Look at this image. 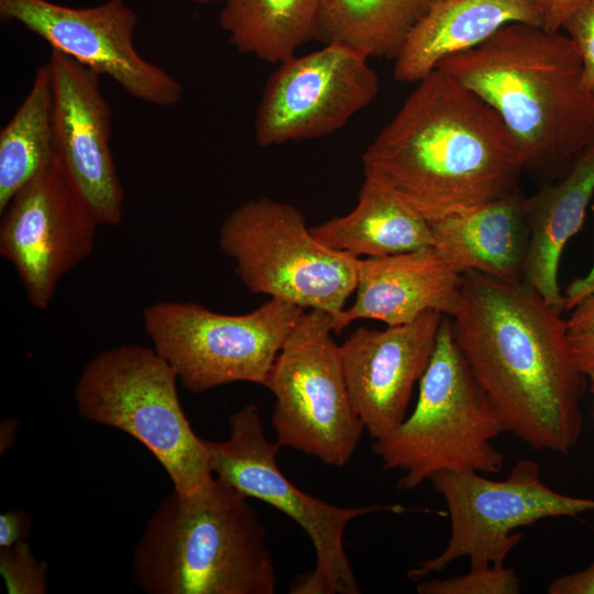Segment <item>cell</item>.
I'll return each instance as SVG.
<instances>
[{
  "instance_id": "obj_1",
  "label": "cell",
  "mask_w": 594,
  "mask_h": 594,
  "mask_svg": "<svg viewBox=\"0 0 594 594\" xmlns=\"http://www.w3.org/2000/svg\"><path fill=\"white\" fill-rule=\"evenodd\" d=\"M452 332L506 431L534 450L569 453L583 426L585 377L561 312L521 282L463 273Z\"/></svg>"
},
{
  "instance_id": "obj_2",
  "label": "cell",
  "mask_w": 594,
  "mask_h": 594,
  "mask_svg": "<svg viewBox=\"0 0 594 594\" xmlns=\"http://www.w3.org/2000/svg\"><path fill=\"white\" fill-rule=\"evenodd\" d=\"M417 84L363 153L364 173L429 221L517 191L524 162L496 111L440 68Z\"/></svg>"
},
{
  "instance_id": "obj_3",
  "label": "cell",
  "mask_w": 594,
  "mask_h": 594,
  "mask_svg": "<svg viewBox=\"0 0 594 594\" xmlns=\"http://www.w3.org/2000/svg\"><path fill=\"white\" fill-rule=\"evenodd\" d=\"M437 68L496 111L535 176L561 178L594 141V92L568 35L508 24Z\"/></svg>"
},
{
  "instance_id": "obj_4",
  "label": "cell",
  "mask_w": 594,
  "mask_h": 594,
  "mask_svg": "<svg viewBox=\"0 0 594 594\" xmlns=\"http://www.w3.org/2000/svg\"><path fill=\"white\" fill-rule=\"evenodd\" d=\"M147 594H273L266 531L250 497L217 479L190 494L172 490L147 519L132 558Z\"/></svg>"
},
{
  "instance_id": "obj_5",
  "label": "cell",
  "mask_w": 594,
  "mask_h": 594,
  "mask_svg": "<svg viewBox=\"0 0 594 594\" xmlns=\"http://www.w3.org/2000/svg\"><path fill=\"white\" fill-rule=\"evenodd\" d=\"M504 431L443 316L413 413L372 450L385 470L404 473L398 487L410 491L443 471L501 472L504 455L492 441Z\"/></svg>"
},
{
  "instance_id": "obj_6",
  "label": "cell",
  "mask_w": 594,
  "mask_h": 594,
  "mask_svg": "<svg viewBox=\"0 0 594 594\" xmlns=\"http://www.w3.org/2000/svg\"><path fill=\"white\" fill-rule=\"evenodd\" d=\"M177 382L152 346L122 344L86 364L73 397L81 417L133 437L160 462L173 490L190 494L215 475L205 439L183 410Z\"/></svg>"
},
{
  "instance_id": "obj_7",
  "label": "cell",
  "mask_w": 594,
  "mask_h": 594,
  "mask_svg": "<svg viewBox=\"0 0 594 594\" xmlns=\"http://www.w3.org/2000/svg\"><path fill=\"white\" fill-rule=\"evenodd\" d=\"M219 246L252 293L338 317L355 292L359 257L319 242L302 212L262 197L233 209Z\"/></svg>"
},
{
  "instance_id": "obj_8",
  "label": "cell",
  "mask_w": 594,
  "mask_h": 594,
  "mask_svg": "<svg viewBox=\"0 0 594 594\" xmlns=\"http://www.w3.org/2000/svg\"><path fill=\"white\" fill-rule=\"evenodd\" d=\"M305 311L271 298L253 311L226 315L191 301H158L143 311L152 348L194 394L234 382L265 386L271 369Z\"/></svg>"
},
{
  "instance_id": "obj_9",
  "label": "cell",
  "mask_w": 594,
  "mask_h": 594,
  "mask_svg": "<svg viewBox=\"0 0 594 594\" xmlns=\"http://www.w3.org/2000/svg\"><path fill=\"white\" fill-rule=\"evenodd\" d=\"M227 440L205 439L213 475L288 516L307 534L315 549L314 570L298 575L289 592L359 594L360 587L343 547L344 530L360 516L397 507H340L300 491L280 471L276 458L282 447L266 438L255 404L231 414Z\"/></svg>"
},
{
  "instance_id": "obj_10",
  "label": "cell",
  "mask_w": 594,
  "mask_h": 594,
  "mask_svg": "<svg viewBox=\"0 0 594 594\" xmlns=\"http://www.w3.org/2000/svg\"><path fill=\"white\" fill-rule=\"evenodd\" d=\"M333 317L304 311L279 351L264 387L275 397L276 442L341 468L365 429L345 383Z\"/></svg>"
},
{
  "instance_id": "obj_11",
  "label": "cell",
  "mask_w": 594,
  "mask_h": 594,
  "mask_svg": "<svg viewBox=\"0 0 594 594\" xmlns=\"http://www.w3.org/2000/svg\"><path fill=\"white\" fill-rule=\"evenodd\" d=\"M473 471H443L429 479L444 499L451 522L446 549L408 572L413 581L468 558L471 566L504 564L522 534L515 530L554 517L594 510V499L561 494L541 479L537 462L521 459L504 480Z\"/></svg>"
},
{
  "instance_id": "obj_12",
  "label": "cell",
  "mask_w": 594,
  "mask_h": 594,
  "mask_svg": "<svg viewBox=\"0 0 594 594\" xmlns=\"http://www.w3.org/2000/svg\"><path fill=\"white\" fill-rule=\"evenodd\" d=\"M369 56L330 43L278 64L256 109L254 138L262 147L323 138L341 129L377 96Z\"/></svg>"
},
{
  "instance_id": "obj_13",
  "label": "cell",
  "mask_w": 594,
  "mask_h": 594,
  "mask_svg": "<svg viewBox=\"0 0 594 594\" xmlns=\"http://www.w3.org/2000/svg\"><path fill=\"white\" fill-rule=\"evenodd\" d=\"M2 22L14 21L127 94L157 107L177 105L182 84L146 61L133 44L138 14L123 0L72 8L48 0H0Z\"/></svg>"
},
{
  "instance_id": "obj_14",
  "label": "cell",
  "mask_w": 594,
  "mask_h": 594,
  "mask_svg": "<svg viewBox=\"0 0 594 594\" xmlns=\"http://www.w3.org/2000/svg\"><path fill=\"white\" fill-rule=\"evenodd\" d=\"M98 226L57 162L11 198L1 211L0 255L31 306H50L62 277L92 253Z\"/></svg>"
},
{
  "instance_id": "obj_15",
  "label": "cell",
  "mask_w": 594,
  "mask_h": 594,
  "mask_svg": "<svg viewBox=\"0 0 594 594\" xmlns=\"http://www.w3.org/2000/svg\"><path fill=\"white\" fill-rule=\"evenodd\" d=\"M57 164L99 224L123 219L124 193L111 151V108L99 75L52 50Z\"/></svg>"
},
{
  "instance_id": "obj_16",
  "label": "cell",
  "mask_w": 594,
  "mask_h": 594,
  "mask_svg": "<svg viewBox=\"0 0 594 594\" xmlns=\"http://www.w3.org/2000/svg\"><path fill=\"white\" fill-rule=\"evenodd\" d=\"M442 318L427 311L409 323L382 330L360 327L339 345L352 405L374 440L388 436L406 418Z\"/></svg>"
},
{
  "instance_id": "obj_17",
  "label": "cell",
  "mask_w": 594,
  "mask_h": 594,
  "mask_svg": "<svg viewBox=\"0 0 594 594\" xmlns=\"http://www.w3.org/2000/svg\"><path fill=\"white\" fill-rule=\"evenodd\" d=\"M462 282L463 273L433 246L359 258L355 299L333 318V333H341L360 319L398 326L427 311L451 317L459 304Z\"/></svg>"
},
{
  "instance_id": "obj_18",
  "label": "cell",
  "mask_w": 594,
  "mask_h": 594,
  "mask_svg": "<svg viewBox=\"0 0 594 594\" xmlns=\"http://www.w3.org/2000/svg\"><path fill=\"white\" fill-rule=\"evenodd\" d=\"M542 28L534 0H433L395 57L394 77L418 82L447 57L484 43L503 26Z\"/></svg>"
},
{
  "instance_id": "obj_19",
  "label": "cell",
  "mask_w": 594,
  "mask_h": 594,
  "mask_svg": "<svg viewBox=\"0 0 594 594\" xmlns=\"http://www.w3.org/2000/svg\"><path fill=\"white\" fill-rule=\"evenodd\" d=\"M433 249L461 273L521 282L529 229L518 190L477 208L429 221Z\"/></svg>"
},
{
  "instance_id": "obj_20",
  "label": "cell",
  "mask_w": 594,
  "mask_h": 594,
  "mask_svg": "<svg viewBox=\"0 0 594 594\" xmlns=\"http://www.w3.org/2000/svg\"><path fill=\"white\" fill-rule=\"evenodd\" d=\"M594 194V141L559 182L525 198L529 239L522 282L559 312L564 296L559 264L566 242L581 229Z\"/></svg>"
},
{
  "instance_id": "obj_21",
  "label": "cell",
  "mask_w": 594,
  "mask_h": 594,
  "mask_svg": "<svg viewBox=\"0 0 594 594\" xmlns=\"http://www.w3.org/2000/svg\"><path fill=\"white\" fill-rule=\"evenodd\" d=\"M326 246L359 258L381 257L432 246L429 220L372 174L346 215L311 227Z\"/></svg>"
},
{
  "instance_id": "obj_22",
  "label": "cell",
  "mask_w": 594,
  "mask_h": 594,
  "mask_svg": "<svg viewBox=\"0 0 594 594\" xmlns=\"http://www.w3.org/2000/svg\"><path fill=\"white\" fill-rule=\"evenodd\" d=\"M319 0H224L220 25L242 54L279 64L317 37Z\"/></svg>"
},
{
  "instance_id": "obj_23",
  "label": "cell",
  "mask_w": 594,
  "mask_h": 594,
  "mask_svg": "<svg viewBox=\"0 0 594 594\" xmlns=\"http://www.w3.org/2000/svg\"><path fill=\"white\" fill-rule=\"evenodd\" d=\"M56 161L53 87L46 63L37 68L28 95L0 131V212Z\"/></svg>"
},
{
  "instance_id": "obj_24",
  "label": "cell",
  "mask_w": 594,
  "mask_h": 594,
  "mask_svg": "<svg viewBox=\"0 0 594 594\" xmlns=\"http://www.w3.org/2000/svg\"><path fill=\"white\" fill-rule=\"evenodd\" d=\"M433 0H319L317 37L394 58Z\"/></svg>"
},
{
  "instance_id": "obj_25",
  "label": "cell",
  "mask_w": 594,
  "mask_h": 594,
  "mask_svg": "<svg viewBox=\"0 0 594 594\" xmlns=\"http://www.w3.org/2000/svg\"><path fill=\"white\" fill-rule=\"evenodd\" d=\"M520 580L514 569L504 564L471 566L464 575L421 581L419 594H517Z\"/></svg>"
},
{
  "instance_id": "obj_26",
  "label": "cell",
  "mask_w": 594,
  "mask_h": 594,
  "mask_svg": "<svg viewBox=\"0 0 594 594\" xmlns=\"http://www.w3.org/2000/svg\"><path fill=\"white\" fill-rule=\"evenodd\" d=\"M0 574L8 594L47 592V564L34 556L26 541L0 548Z\"/></svg>"
},
{
  "instance_id": "obj_27",
  "label": "cell",
  "mask_w": 594,
  "mask_h": 594,
  "mask_svg": "<svg viewBox=\"0 0 594 594\" xmlns=\"http://www.w3.org/2000/svg\"><path fill=\"white\" fill-rule=\"evenodd\" d=\"M564 322L574 364L594 386V293L573 307Z\"/></svg>"
},
{
  "instance_id": "obj_28",
  "label": "cell",
  "mask_w": 594,
  "mask_h": 594,
  "mask_svg": "<svg viewBox=\"0 0 594 594\" xmlns=\"http://www.w3.org/2000/svg\"><path fill=\"white\" fill-rule=\"evenodd\" d=\"M563 29L579 52L594 92V0H586L565 21Z\"/></svg>"
},
{
  "instance_id": "obj_29",
  "label": "cell",
  "mask_w": 594,
  "mask_h": 594,
  "mask_svg": "<svg viewBox=\"0 0 594 594\" xmlns=\"http://www.w3.org/2000/svg\"><path fill=\"white\" fill-rule=\"evenodd\" d=\"M32 529V517L24 509H11L0 514V548L26 541Z\"/></svg>"
},
{
  "instance_id": "obj_30",
  "label": "cell",
  "mask_w": 594,
  "mask_h": 594,
  "mask_svg": "<svg viewBox=\"0 0 594 594\" xmlns=\"http://www.w3.org/2000/svg\"><path fill=\"white\" fill-rule=\"evenodd\" d=\"M542 14V29L550 33L563 29L569 16L586 0H534Z\"/></svg>"
},
{
  "instance_id": "obj_31",
  "label": "cell",
  "mask_w": 594,
  "mask_h": 594,
  "mask_svg": "<svg viewBox=\"0 0 594 594\" xmlns=\"http://www.w3.org/2000/svg\"><path fill=\"white\" fill-rule=\"evenodd\" d=\"M549 594H594V562L587 568L561 575L548 585Z\"/></svg>"
},
{
  "instance_id": "obj_32",
  "label": "cell",
  "mask_w": 594,
  "mask_h": 594,
  "mask_svg": "<svg viewBox=\"0 0 594 594\" xmlns=\"http://www.w3.org/2000/svg\"><path fill=\"white\" fill-rule=\"evenodd\" d=\"M594 210V205H593ZM594 293V263L586 275L575 278L565 288L564 307L572 309L585 297Z\"/></svg>"
},
{
  "instance_id": "obj_33",
  "label": "cell",
  "mask_w": 594,
  "mask_h": 594,
  "mask_svg": "<svg viewBox=\"0 0 594 594\" xmlns=\"http://www.w3.org/2000/svg\"><path fill=\"white\" fill-rule=\"evenodd\" d=\"M15 426H16V421H14L13 419H6L2 424H1V429H0V451L1 453L6 450H8L13 441H14V432H15Z\"/></svg>"
},
{
  "instance_id": "obj_34",
  "label": "cell",
  "mask_w": 594,
  "mask_h": 594,
  "mask_svg": "<svg viewBox=\"0 0 594 594\" xmlns=\"http://www.w3.org/2000/svg\"><path fill=\"white\" fill-rule=\"evenodd\" d=\"M184 1H189L193 3H199V4H210V3L220 2L224 0H184Z\"/></svg>"
},
{
  "instance_id": "obj_35",
  "label": "cell",
  "mask_w": 594,
  "mask_h": 594,
  "mask_svg": "<svg viewBox=\"0 0 594 594\" xmlns=\"http://www.w3.org/2000/svg\"><path fill=\"white\" fill-rule=\"evenodd\" d=\"M592 391H593V393H594V386H592Z\"/></svg>"
}]
</instances>
